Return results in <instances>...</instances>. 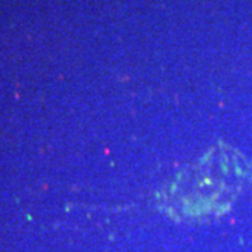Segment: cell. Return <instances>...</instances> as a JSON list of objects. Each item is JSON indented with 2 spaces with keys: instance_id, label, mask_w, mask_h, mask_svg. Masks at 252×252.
<instances>
[{
  "instance_id": "cell-1",
  "label": "cell",
  "mask_w": 252,
  "mask_h": 252,
  "mask_svg": "<svg viewBox=\"0 0 252 252\" xmlns=\"http://www.w3.org/2000/svg\"><path fill=\"white\" fill-rule=\"evenodd\" d=\"M224 161L214 156L200 160L190 171L183 172L167 192V209L172 216L188 219H203L216 213L224 205V190L233 189L223 181Z\"/></svg>"
}]
</instances>
